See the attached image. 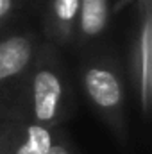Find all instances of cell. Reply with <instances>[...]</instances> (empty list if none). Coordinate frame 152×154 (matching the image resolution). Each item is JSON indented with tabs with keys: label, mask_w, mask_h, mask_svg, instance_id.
Masks as SVG:
<instances>
[{
	"label": "cell",
	"mask_w": 152,
	"mask_h": 154,
	"mask_svg": "<svg viewBox=\"0 0 152 154\" xmlns=\"http://www.w3.org/2000/svg\"><path fill=\"white\" fill-rule=\"evenodd\" d=\"M81 0H50L45 13L47 41L56 47H68L74 43L75 22Z\"/></svg>",
	"instance_id": "6"
},
{
	"label": "cell",
	"mask_w": 152,
	"mask_h": 154,
	"mask_svg": "<svg viewBox=\"0 0 152 154\" xmlns=\"http://www.w3.org/2000/svg\"><path fill=\"white\" fill-rule=\"evenodd\" d=\"M129 70L140 115L143 120H149L152 109V22L149 9L143 14L136 39L132 43Z\"/></svg>",
	"instance_id": "5"
},
{
	"label": "cell",
	"mask_w": 152,
	"mask_h": 154,
	"mask_svg": "<svg viewBox=\"0 0 152 154\" xmlns=\"http://www.w3.org/2000/svg\"><path fill=\"white\" fill-rule=\"evenodd\" d=\"M79 84L91 111L118 143H129L127 81L120 61L109 52H93L79 65Z\"/></svg>",
	"instance_id": "2"
},
{
	"label": "cell",
	"mask_w": 152,
	"mask_h": 154,
	"mask_svg": "<svg viewBox=\"0 0 152 154\" xmlns=\"http://www.w3.org/2000/svg\"><path fill=\"white\" fill-rule=\"evenodd\" d=\"M109 18H111L109 0H81L74 43L84 47L99 39L106 32Z\"/></svg>",
	"instance_id": "7"
},
{
	"label": "cell",
	"mask_w": 152,
	"mask_h": 154,
	"mask_svg": "<svg viewBox=\"0 0 152 154\" xmlns=\"http://www.w3.org/2000/svg\"><path fill=\"white\" fill-rule=\"evenodd\" d=\"M41 39L31 31L0 34V109L31 68Z\"/></svg>",
	"instance_id": "4"
},
{
	"label": "cell",
	"mask_w": 152,
	"mask_h": 154,
	"mask_svg": "<svg viewBox=\"0 0 152 154\" xmlns=\"http://www.w3.org/2000/svg\"><path fill=\"white\" fill-rule=\"evenodd\" d=\"M74 113L75 93L68 70L57 47L41 41L31 68L0 109V116L39 125H63Z\"/></svg>",
	"instance_id": "1"
},
{
	"label": "cell",
	"mask_w": 152,
	"mask_h": 154,
	"mask_svg": "<svg viewBox=\"0 0 152 154\" xmlns=\"http://www.w3.org/2000/svg\"><path fill=\"white\" fill-rule=\"evenodd\" d=\"M0 154H77L63 125L0 116Z\"/></svg>",
	"instance_id": "3"
}]
</instances>
